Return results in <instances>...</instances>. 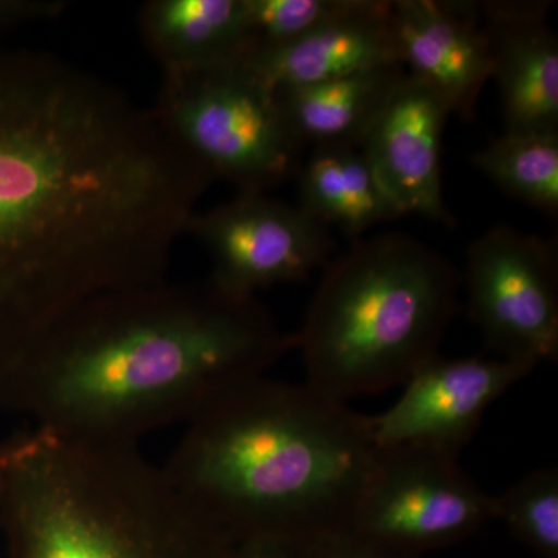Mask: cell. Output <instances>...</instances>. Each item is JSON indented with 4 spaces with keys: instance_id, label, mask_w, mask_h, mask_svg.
Here are the masks:
<instances>
[{
    "instance_id": "1",
    "label": "cell",
    "mask_w": 558,
    "mask_h": 558,
    "mask_svg": "<svg viewBox=\"0 0 558 558\" xmlns=\"http://www.w3.org/2000/svg\"><path fill=\"white\" fill-rule=\"evenodd\" d=\"M211 182L153 108L0 47V384L81 304L167 279Z\"/></svg>"
},
{
    "instance_id": "2",
    "label": "cell",
    "mask_w": 558,
    "mask_h": 558,
    "mask_svg": "<svg viewBox=\"0 0 558 558\" xmlns=\"http://www.w3.org/2000/svg\"><path fill=\"white\" fill-rule=\"evenodd\" d=\"M290 349L256 296L163 279L70 312L0 384V407L61 438L138 446L266 376Z\"/></svg>"
},
{
    "instance_id": "3",
    "label": "cell",
    "mask_w": 558,
    "mask_h": 558,
    "mask_svg": "<svg viewBox=\"0 0 558 558\" xmlns=\"http://www.w3.org/2000/svg\"><path fill=\"white\" fill-rule=\"evenodd\" d=\"M379 453L373 417L260 376L189 422L163 470L234 543L290 546L348 529Z\"/></svg>"
},
{
    "instance_id": "4",
    "label": "cell",
    "mask_w": 558,
    "mask_h": 558,
    "mask_svg": "<svg viewBox=\"0 0 558 558\" xmlns=\"http://www.w3.org/2000/svg\"><path fill=\"white\" fill-rule=\"evenodd\" d=\"M7 558H231L236 543L138 446L14 436L0 453Z\"/></svg>"
},
{
    "instance_id": "5",
    "label": "cell",
    "mask_w": 558,
    "mask_h": 558,
    "mask_svg": "<svg viewBox=\"0 0 558 558\" xmlns=\"http://www.w3.org/2000/svg\"><path fill=\"white\" fill-rule=\"evenodd\" d=\"M459 286L457 267L410 234L354 241L325 267L293 333L306 384L343 403L405 384L439 354Z\"/></svg>"
},
{
    "instance_id": "6",
    "label": "cell",
    "mask_w": 558,
    "mask_h": 558,
    "mask_svg": "<svg viewBox=\"0 0 558 558\" xmlns=\"http://www.w3.org/2000/svg\"><path fill=\"white\" fill-rule=\"evenodd\" d=\"M153 110L213 179L240 193H266L300 171L304 145L278 95L240 65L165 73Z\"/></svg>"
},
{
    "instance_id": "7",
    "label": "cell",
    "mask_w": 558,
    "mask_h": 558,
    "mask_svg": "<svg viewBox=\"0 0 558 558\" xmlns=\"http://www.w3.org/2000/svg\"><path fill=\"white\" fill-rule=\"evenodd\" d=\"M492 520V495L470 478L458 458L424 447H380L344 531L421 557L472 537Z\"/></svg>"
},
{
    "instance_id": "8",
    "label": "cell",
    "mask_w": 558,
    "mask_h": 558,
    "mask_svg": "<svg viewBox=\"0 0 558 558\" xmlns=\"http://www.w3.org/2000/svg\"><path fill=\"white\" fill-rule=\"evenodd\" d=\"M461 281L470 317L499 357L537 368L558 357L557 250L495 226L469 245Z\"/></svg>"
},
{
    "instance_id": "9",
    "label": "cell",
    "mask_w": 558,
    "mask_h": 558,
    "mask_svg": "<svg viewBox=\"0 0 558 558\" xmlns=\"http://www.w3.org/2000/svg\"><path fill=\"white\" fill-rule=\"evenodd\" d=\"M186 233L207 247L209 281L238 296L303 281L325 269L337 248L330 230L299 205L266 193H240L204 213H194Z\"/></svg>"
},
{
    "instance_id": "10",
    "label": "cell",
    "mask_w": 558,
    "mask_h": 558,
    "mask_svg": "<svg viewBox=\"0 0 558 558\" xmlns=\"http://www.w3.org/2000/svg\"><path fill=\"white\" fill-rule=\"evenodd\" d=\"M508 359H429L405 381L398 402L373 417L381 449L413 446L458 458L495 400L534 371Z\"/></svg>"
},
{
    "instance_id": "11",
    "label": "cell",
    "mask_w": 558,
    "mask_h": 558,
    "mask_svg": "<svg viewBox=\"0 0 558 558\" xmlns=\"http://www.w3.org/2000/svg\"><path fill=\"white\" fill-rule=\"evenodd\" d=\"M449 116L442 98L407 73L360 146L400 216L454 223L442 191V135Z\"/></svg>"
},
{
    "instance_id": "12",
    "label": "cell",
    "mask_w": 558,
    "mask_h": 558,
    "mask_svg": "<svg viewBox=\"0 0 558 558\" xmlns=\"http://www.w3.org/2000/svg\"><path fill=\"white\" fill-rule=\"evenodd\" d=\"M392 25L407 73L435 90L450 113L475 119L481 92L494 75L480 3L398 0Z\"/></svg>"
},
{
    "instance_id": "13",
    "label": "cell",
    "mask_w": 558,
    "mask_h": 558,
    "mask_svg": "<svg viewBox=\"0 0 558 558\" xmlns=\"http://www.w3.org/2000/svg\"><path fill=\"white\" fill-rule=\"evenodd\" d=\"M391 65H403L392 2L355 0L343 14L299 38L253 50L240 68L279 92Z\"/></svg>"
},
{
    "instance_id": "14",
    "label": "cell",
    "mask_w": 558,
    "mask_h": 558,
    "mask_svg": "<svg viewBox=\"0 0 558 558\" xmlns=\"http://www.w3.org/2000/svg\"><path fill=\"white\" fill-rule=\"evenodd\" d=\"M506 132H558V40L550 2H478Z\"/></svg>"
},
{
    "instance_id": "15",
    "label": "cell",
    "mask_w": 558,
    "mask_h": 558,
    "mask_svg": "<svg viewBox=\"0 0 558 558\" xmlns=\"http://www.w3.org/2000/svg\"><path fill=\"white\" fill-rule=\"evenodd\" d=\"M138 24L165 73L238 68L252 50L244 0H150Z\"/></svg>"
},
{
    "instance_id": "16",
    "label": "cell",
    "mask_w": 558,
    "mask_h": 558,
    "mask_svg": "<svg viewBox=\"0 0 558 558\" xmlns=\"http://www.w3.org/2000/svg\"><path fill=\"white\" fill-rule=\"evenodd\" d=\"M405 75L391 65L275 94L303 145L360 148Z\"/></svg>"
},
{
    "instance_id": "17",
    "label": "cell",
    "mask_w": 558,
    "mask_h": 558,
    "mask_svg": "<svg viewBox=\"0 0 558 558\" xmlns=\"http://www.w3.org/2000/svg\"><path fill=\"white\" fill-rule=\"evenodd\" d=\"M299 207L351 238L400 218L362 149L348 146H315L300 168Z\"/></svg>"
},
{
    "instance_id": "18",
    "label": "cell",
    "mask_w": 558,
    "mask_h": 558,
    "mask_svg": "<svg viewBox=\"0 0 558 558\" xmlns=\"http://www.w3.org/2000/svg\"><path fill=\"white\" fill-rule=\"evenodd\" d=\"M473 167L529 207L558 213V132H502L470 157Z\"/></svg>"
},
{
    "instance_id": "19",
    "label": "cell",
    "mask_w": 558,
    "mask_h": 558,
    "mask_svg": "<svg viewBox=\"0 0 558 558\" xmlns=\"http://www.w3.org/2000/svg\"><path fill=\"white\" fill-rule=\"evenodd\" d=\"M494 520H501L539 558H558V470L537 469L499 495H492Z\"/></svg>"
},
{
    "instance_id": "20",
    "label": "cell",
    "mask_w": 558,
    "mask_h": 558,
    "mask_svg": "<svg viewBox=\"0 0 558 558\" xmlns=\"http://www.w3.org/2000/svg\"><path fill=\"white\" fill-rule=\"evenodd\" d=\"M354 2L355 0H244L252 39L250 53L260 47L277 46L299 38L340 16Z\"/></svg>"
},
{
    "instance_id": "21",
    "label": "cell",
    "mask_w": 558,
    "mask_h": 558,
    "mask_svg": "<svg viewBox=\"0 0 558 558\" xmlns=\"http://www.w3.org/2000/svg\"><path fill=\"white\" fill-rule=\"evenodd\" d=\"M290 558H421L360 538L349 531H330L286 546Z\"/></svg>"
},
{
    "instance_id": "22",
    "label": "cell",
    "mask_w": 558,
    "mask_h": 558,
    "mask_svg": "<svg viewBox=\"0 0 558 558\" xmlns=\"http://www.w3.org/2000/svg\"><path fill=\"white\" fill-rule=\"evenodd\" d=\"M65 7L60 0H0V25L54 20Z\"/></svg>"
},
{
    "instance_id": "23",
    "label": "cell",
    "mask_w": 558,
    "mask_h": 558,
    "mask_svg": "<svg viewBox=\"0 0 558 558\" xmlns=\"http://www.w3.org/2000/svg\"><path fill=\"white\" fill-rule=\"evenodd\" d=\"M231 558H290L286 545L267 539H248L236 543Z\"/></svg>"
},
{
    "instance_id": "24",
    "label": "cell",
    "mask_w": 558,
    "mask_h": 558,
    "mask_svg": "<svg viewBox=\"0 0 558 558\" xmlns=\"http://www.w3.org/2000/svg\"><path fill=\"white\" fill-rule=\"evenodd\" d=\"M3 444V442H2ZM2 444H0V453H2Z\"/></svg>"
}]
</instances>
